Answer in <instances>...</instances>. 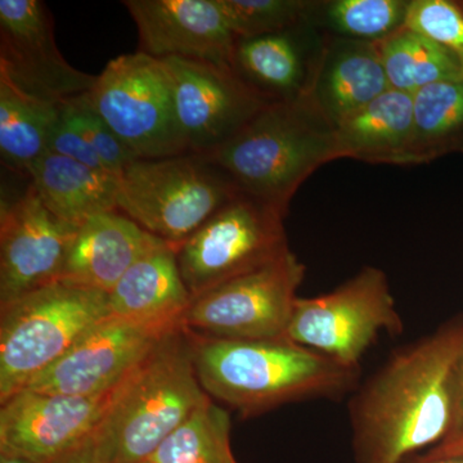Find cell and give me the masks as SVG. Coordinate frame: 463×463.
I'll use <instances>...</instances> for the list:
<instances>
[{
  "label": "cell",
  "instance_id": "cell-1",
  "mask_svg": "<svg viewBox=\"0 0 463 463\" xmlns=\"http://www.w3.org/2000/svg\"><path fill=\"white\" fill-rule=\"evenodd\" d=\"M463 358V315L399 347L352 392L355 463H402L449 438Z\"/></svg>",
  "mask_w": 463,
  "mask_h": 463
},
{
  "label": "cell",
  "instance_id": "cell-2",
  "mask_svg": "<svg viewBox=\"0 0 463 463\" xmlns=\"http://www.w3.org/2000/svg\"><path fill=\"white\" fill-rule=\"evenodd\" d=\"M185 330L203 392L243 419L295 402L350 397L362 381L361 367L286 337L218 339Z\"/></svg>",
  "mask_w": 463,
  "mask_h": 463
},
{
  "label": "cell",
  "instance_id": "cell-3",
  "mask_svg": "<svg viewBox=\"0 0 463 463\" xmlns=\"http://www.w3.org/2000/svg\"><path fill=\"white\" fill-rule=\"evenodd\" d=\"M203 157L223 170L240 194L286 215L292 197L319 167L343 160L336 128L304 90L274 100Z\"/></svg>",
  "mask_w": 463,
  "mask_h": 463
},
{
  "label": "cell",
  "instance_id": "cell-4",
  "mask_svg": "<svg viewBox=\"0 0 463 463\" xmlns=\"http://www.w3.org/2000/svg\"><path fill=\"white\" fill-rule=\"evenodd\" d=\"M207 398L187 330L175 326L112 392L94 432L100 463L148 462Z\"/></svg>",
  "mask_w": 463,
  "mask_h": 463
},
{
  "label": "cell",
  "instance_id": "cell-5",
  "mask_svg": "<svg viewBox=\"0 0 463 463\" xmlns=\"http://www.w3.org/2000/svg\"><path fill=\"white\" fill-rule=\"evenodd\" d=\"M109 316L106 292L62 281L0 307V402L25 388Z\"/></svg>",
  "mask_w": 463,
  "mask_h": 463
},
{
  "label": "cell",
  "instance_id": "cell-6",
  "mask_svg": "<svg viewBox=\"0 0 463 463\" xmlns=\"http://www.w3.org/2000/svg\"><path fill=\"white\" fill-rule=\"evenodd\" d=\"M239 194L227 174L200 155L136 158L121 173L118 212L179 248Z\"/></svg>",
  "mask_w": 463,
  "mask_h": 463
},
{
  "label": "cell",
  "instance_id": "cell-7",
  "mask_svg": "<svg viewBox=\"0 0 463 463\" xmlns=\"http://www.w3.org/2000/svg\"><path fill=\"white\" fill-rule=\"evenodd\" d=\"M84 99L137 158L190 154L163 60L137 51L109 61Z\"/></svg>",
  "mask_w": 463,
  "mask_h": 463
},
{
  "label": "cell",
  "instance_id": "cell-8",
  "mask_svg": "<svg viewBox=\"0 0 463 463\" xmlns=\"http://www.w3.org/2000/svg\"><path fill=\"white\" fill-rule=\"evenodd\" d=\"M404 330L389 279L376 267H364L339 288L315 298H298L286 339L361 367V361L383 334Z\"/></svg>",
  "mask_w": 463,
  "mask_h": 463
},
{
  "label": "cell",
  "instance_id": "cell-9",
  "mask_svg": "<svg viewBox=\"0 0 463 463\" xmlns=\"http://www.w3.org/2000/svg\"><path fill=\"white\" fill-rule=\"evenodd\" d=\"M286 214L240 194L176 250L183 281L196 298L288 251Z\"/></svg>",
  "mask_w": 463,
  "mask_h": 463
},
{
  "label": "cell",
  "instance_id": "cell-10",
  "mask_svg": "<svg viewBox=\"0 0 463 463\" xmlns=\"http://www.w3.org/2000/svg\"><path fill=\"white\" fill-rule=\"evenodd\" d=\"M306 273V265L288 250L272 263L194 298L181 325L218 339H282Z\"/></svg>",
  "mask_w": 463,
  "mask_h": 463
},
{
  "label": "cell",
  "instance_id": "cell-11",
  "mask_svg": "<svg viewBox=\"0 0 463 463\" xmlns=\"http://www.w3.org/2000/svg\"><path fill=\"white\" fill-rule=\"evenodd\" d=\"M172 79L176 118L190 154L221 147L270 103L239 70L203 61L163 60Z\"/></svg>",
  "mask_w": 463,
  "mask_h": 463
},
{
  "label": "cell",
  "instance_id": "cell-12",
  "mask_svg": "<svg viewBox=\"0 0 463 463\" xmlns=\"http://www.w3.org/2000/svg\"><path fill=\"white\" fill-rule=\"evenodd\" d=\"M175 326L106 317L24 389L72 397L109 394Z\"/></svg>",
  "mask_w": 463,
  "mask_h": 463
},
{
  "label": "cell",
  "instance_id": "cell-13",
  "mask_svg": "<svg viewBox=\"0 0 463 463\" xmlns=\"http://www.w3.org/2000/svg\"><path fill=\"white\" fill-rule=\"evenodd\" d=\"M53 26L39 0H0V67L27 93L62 103L88 93L97 76L67 62Z\"/></svg>",
  "mask_w": 463,
  "mask_h": 463
},
{
  "label": "cell",
  "instance_id": "cell-14",
  "mask_svg": "<svg viewBox=\"0 0 463 463\" xmlns=\"http://www.w3.org/2000/svg\"><path fill=\"white\" fill-rule=\"evenodd\" d=\"M78 228L52 214L29 185L0 213V307L58 281Z\"/></svg>",
  "mask_w": 463,
  "mask_h": 463
},
{
  "label": "cell",
  "instance_id": "cell-15",
  "mask_svg": "<svg viewBox=\"0 0 463 463\" xmlns=\"http://www.w3.org/2000/svg\"><path fill=\"white\" fill-rule=\"evenodd\" d=\"M112 392L99 397L14 392L0 402V449L53 462L96 432Z\"/></svg>",
  "mask_w": 463,
  "mask_h": 463
},
{
  "label": "cell",
  "instance_id": "cell-16",
  "mask_svg": "<svg viewBox=\"0 0 463 463\" xmlns=\"http://www.w3.org/2000/svg\"><path fill=\"white\" fill-rule=\"evenodd\" d=\"M138 30V52L236 67L240 39L232 33L218 0H127Z\"/></svg>",
  "mask_w": 463,
  "mask_h": 463
},
{
  "label": "cell",
  "instance_id": "cell-17",
  "mask_svg": "<svg viewBox=\"0 0 463 463\" xmlns=\"http://www.w3.org/2000/svg\"><path fill=\"white\" fill-rule=\"evenodd\" d=\"M165 245L121 213L94 216L76 230L58 281L109 294L137 261Z\"/></svg>",
  "mask_w": 463,
  "mask_h": 463
},
{
  "label": "cell",
  "instance_id": "cell-18",
  "mask_svg": "<svg viewBox=\"0 0 463 463\" xmlns=\"http://www.w3.org/2000/svg\"><path fill=\"white\" fill-rule=\"evenodd\" d=\"M303 90L336 128L392 88L373 43L343 38L325 45Z\"/></svg>",
  "mask_w": 463,
  "mask_h": 463
},
{
  "label": "cell",
  "instance_id": "cell-19",
  "mask_svg": "<svg viewBox=\"0 0 463 463\" xmlns=\"http://www.w3.org/2000/svg\"><path fill=\"white\" fill-rule=\"evenodd\" d=\"M176 250L167 243L137 261L109 292V316L147 325H179L194 298L183 281Z\"/></svg>",
  "mask_w": 463,
  "mask_h": 463
},
{
  "label": "cell",
  "instance_id": "cell-20",
  "mask_svg": "<svg viewBox=\"0 0 463 463\" xmlns=\"http://www.w3.org/2000/svg\"><path fill=\"white\" fill-rule=\"evenodd\" d=\"M33 190L52 214L79 228L94 216L118 212L120 176L45 152L30 166Z\"/></svg>",
  "mask_w": 463,
  "mask_h": 463
},
{
  "label": "cell",
  "instance_id": "cell-21",
  "mask_svg": "<svg viewBox=\"0 0 463 463\" xmlns=\"http://www.w3.org/2000/svg\"><path fill=\"white\" fill-rule=\"evenodd\" d=\"M412 134L413 96L395 90L336 127L341 158L385 165H408Z\"/></svg>",
  "mask_w": 463,
  "mask_h": 463
},
{
  "label": "cell",
  "instance_id": "cell-22",
  "mask_svg": "<svg viewBox=\"0 0 463 463\" xmlns=\"http://www.w3.org/2000/svg\"><path fill=\"white\" fill-rule=\"evenodd\" d=\"M60 106L27 93L0 67V154L8 166L27 174L48 151Z\"/></svg>",
  "mask_w": 463,
  "mask_h": 463
},
{
  "label": "cell",
  "instance_id": "cell-23",
  "mask_svg": "<svg viewBox=\"0 0 463 463\" xmlns=\"http://www.w3.org/2000/svg\"><path fill=\"white\" fill-rule=\"evenodd\" d=\"M463 154V78L428 85L413 96L408 165Z\"/></svg>",
  "mask_w": 463,
  "mask_h": 463
},
{
  "label": "cell",
  "instance_id": "cell-24",
  "mask_svg": "<svg viewBox=\"0 0 463 463\" xmlns=\"http://www.w3.org/2000/svg\"><path fill=\"white\" fill-rule=\"evenodd\" d=\"M373 44L392 90L414 96L428 85L463 78L455 58L408 26L399 27Z\"/></svg>",
  "mask_w": 463,
  "mask_h": 463
},
{
  "label": "cell",
  "instance_id": "cell-25",
  "mask_svg": "<svg viewBox=\"0 0 463 463\" xmlns=\"http://www.w3.org/2000/svg\"><path fill=\"white\" fill-rule=\"evenodd\" d=\"M292 33L241 39L237 45L240 74L273 99H292L307 83V70Z\"/></svg>",
  "mask_w": 463,
  "mask_h": 463
},
{
  "label": "cell",
  "instance_id": "cell-26",
  "mask_svg": "<svg viewBox=\"0 0 463 463\" xmlns=\"http://www.w3.org/2000/svg\"><path fill=\"white\" fill-rule=\"evenodd\" d=\"M230 411L207 398L158 447L149 463H239L231 444Z\"/></svg>",
  "mask_w": 463,
  "mask_h": 463
},
{
  "label": "cell",
  "instance_id": "cell-27",
  "mask_svg": "<svg viewBox=\"0 0 463 463\" xmlns=\"http://www.w3.org/2000/svg\"><path fill=\"white\" fill-rule=\"evenodd\" d=\"M232 33L240 39L294 33L317 8L304 0H218Z\"/></svg>",
  "mask_w": 463,
  "mask_h": 463
},
{
  "label": "cell",
  "instance_id": "cell-28",
  "mask_svg": "<svg viewBox=\"0 0 463 463\" xmlns=\"http://www.w3.org/2000/svg\"><path fill=\"white\" fill-rule=\"evenodd\" d=\"M410 0H334L323 3L331 29L344 39L373 43L403 26Z\"/></svg>",
  "mask_w": 463,
  "mask_h": 463
},
{
  "label": "cell",
  "instance_id": "cell-29",
  "mask_svg": "<svg viewBox=\"0 0 463 463\" xmlns=\"http://www.w3.org/2000/svg\"><path fill=\"white\" fill-rule=\"evenodd\" d=\"M404 25L444 48L463 72V0H410Z\"/></svg>",
  "mask_w": 463,
  "mask_h": 463
},
{
  "label": "cell",
  "instance_id": "cell-30",
  "mask_svg": "<svg viewBox=\"0 0 463 463\" xmlns=\"http://www.w3.org/2000/svg\"><path fill=\"white\" fill-rule=\"evenodd\" d=\"M61 114L96 152L109 172L120 176L124 167L136 160L137 157L125 147L109 125L91 109L83 96L61 103Z\"/></svg>",
  "mask_w": 463,
  "mask_h": 463
},
{
  "label": "cell",
  "instance_id": "cell-31",
  "mask_svg": "<svg viewBox=\"0 0 463 463\" xmlns=\"http://www.w3.org/2000/svg\"><path fill=\"white\" fill-rule=\"evenodd\" d=\"M47 152L71 158V160L78 161V163L90 166L91 169L111 173L109 172L108 167L103 165L102 161L99 160L90 146L81 138L80 134L72 129L71 125L63 118L62 114H61V106L60 118H58L57 123L52 130Z\"/></svg>",
  "mask_w": 463,
  "mask_h": 463
},
{
  "label": "cell",
  "instance_id": "cell-32",
  "mask_svg": "<svg viewBox=\"0 0 463 463\" xmlns=\"http://www.w3.org/2000/svg\"><path fill=\"white\" fill-rule=\"evenodd\" d=\"M51 463H100L94 434Z\"/></svg>",
  "mask_w": 463,
  "mask_h": 463
},
{
  "label": "cell",
  "instance_id": "cell-33",
  "mask_svg": "<svg viewBox=\"0 0 463 463\" xmlns=\"http://www.w3.org/2000/svg\"><path fill=\"white\" fill-rule=\"evenodd\" d=\"M463 439V358L459 364L458 379H457L456 419L449 438L443 444L455 443ZM441 446V444H440Z\"/></svg>",
  "mask_w": 463,
  "mask_h": 463
},
{
  "label": "cell",
  "instance_id": "cell-34",
  "mask_svg": "<svg viewBox=\"0 0 463 463\" xmlns=\"http://www.w3.org/2000/svg\"><path fill=\"white\" fill-rule=\"evenodd\" d=\"M402 463H463V455L431 456L428 453H422V455L410 457Z\"/></svg>",
  "mask_w": 463,
  "mask_h": 463
},
{
  "label": "cell",
  "instance_id": "cell-35",
  "mask_svg": "<svg viewBox=\"0 0 463 463\" xmlns=\"http://www.w3.org/2000/svg\"><path fill=\"white\" fill-rule=\"evenodd\" d=\"M428 455L431 456H459L463 455V439L455 441V443L441 444L428 450Z\"/></svg>",
  "mask_w": 463,
  "mask_h": 463
},
{
  "label": "cell",
  "instance_id": "cell-36",
  "mask_svg": "<svg viewBox=\"0 0 463 463\" xmlns=\"http://www.w3.org/2000/svg\"><path fill=\"white\" fill-rule=\"evenodd\" d=\"M0 463H38L29 457L17 455V453L8 452V450L0 449Z\"/></svg>",
  "mask_w": 463,
  "mask_h": 463
},
{
  "label": "cell",
  "instance_id": "cell-37",
  "mask_svg": "<svg viewBox=\"0 0 463 463\" xmlns=\"http://www.w3.org/2000/svg\"><path fill=\"white\" fill-rule=\"evenodd\" d=\"M146 463H149V462H146Z\"/></svg>",
  "mask_w": 463,
  "mask_h": 463
}]
</instances>
